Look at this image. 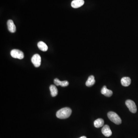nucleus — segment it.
I'll list each match as a JSON object with an SVG mask.
<instances>
[{
  "mask_svg": "<svg viewBox=\"0 0 138 138\" xmlns=\"http://www.w3.org/2000/svg\"><path fill=\"white\" fill-rule=\"evenodd\" d=\"M94 126L96 128H100L102 126L104 125V120L100 118L97 119L94 121Z\"/></svg>",
  "mask_w": 138,
  "mask_h": 138,
  "instance_id": "13",
  "label": "nucleus"
},
{
  "mask_svg": "<svg viewBox=\"0 0 138 138\" xmlns=\"http://www.w3.org/2000/svg\"><path fill=\"white\" fill-rule=\"evenodd\" d=\"M131 83L130 78L128 77H122L121 79V83L122 85L123 86L127 87L130 85Z\"/></svg>",
  "mask_w": 138,
  "mask_h": 138,
  "instance_id": "11",
  "label": "nucleus"
},
{
  "mask_svg": "<svg viewBox=\"0 0 138 138\" xmlns=\"http://www.w3.org/2000/svg\"><path fill=\"white\" fill-rule=\"evenodd\" d=\"M31 61L35 67H39L41 63V57L39 54H36L31 57Z\"/></svg>",
  "mask_w": 138,
  "mask_h": 138,
  "instance_id": "5",
  "label": "nucleus"
},
{
  "mask_svg": "<svg viewBox=\"0 0 138 138\" xmlns=\"http://www.w3.org/2000/svg\"><path fill=\"white\" fill-rule=\"evenodd\" d=\"M87 138V137H86V136H81V137H80V138Z\"/></svg>",
  "mask_w": 138,
  "mask_h": 138,
  "instance_id": "16",
  "label": "nucleus"
},
{
  "mask_svg": "<svg viewBox=\"0 0 138 138\" xmlns=\"http://www.w3.org/2000/svg\"><path fill=\"white\" fill-rule=\"evenodd\" d=\"M72 113V110L69 107H64L57 112L56 116L60 119H65L70 117Z\"/></svg>",
  "mask_w": 138,
  "mask_h": 138,
  "instance_id": "1",
  "label": "nucleus"
},
{
  "mask_svg": "<svg viewBox=\"0 0 138 138\" xmlns=\"http://www.w3.org/2000/svg\"><path fill=\"white\" fill-rule=\"evenodd\" d=\"M95 83L94 77L93 75L89 76L86 83V85L87 87H91L94 85Z\"/></svg>",
  "mask_w": 138,
  "mask_h": 138,
  "instance_id": "12",
  "label": "nucleus"
},
{
  "mask_svg": "<svg viewBox=\"0 0 138 138\" xmlns=\"http://www.w3.org/2000/svg\"><path fill=\"white\" fill-rule=\"evenodd\" d=\"M125 104L131 112L135 113L137 111V107L134 101L131 100H127L126 101Z\"/></svg>",
  "mask_w": 138,
  "mask_h": 138,
  "instance_id": "3",
  "label": "nucleus"
},
{
  "mask_svg": "<svg viewBox=\"0 0 138 138\" xmlns=\"http://www.w3.org/2000/svg\"><path fill=\"white\" fill-rule=\"evenodd\" d=\"M109 119L117 125H119L122 123V120L116 113L112 111L109 112L107 113Z\"/></svg>",
  "mask_w": 138,
  "mask_h": 138,
  "instance_id": "2",
  "label": "nucleus"
},
{
  "mask_svg": "<svg viewBox=\"0 0 138 138\" xmlns=\"http://www.w3.org/2000/svg\"><path fill=\"white\" fill-rule=\"evenodd\" d=\"M7 24L8 30L11 33H14L16 31V27L13 21L11 20H8L7 22Z\"/></svg>",
  "mask_w": 138,
  "mask_h": 138,
  "instance_id": "8",
  "label": "nucleus"
},
{
  "mask_svg": "<svg viewBox=\"0 0 138 138\" xmlns=\"http://www.w3.org/2000/svg\"><path fill=\"white\" fill-rule=\"evenodd\" d=\"M101 93L102 94L108 97L111 96L113 94V92L110 90L108 89L107 88L106 86H103L101 90Z\"/></svg>",
  "mask_w": 138,
  "mask_h": 138,
  "instance_id": "9",
  "label": "nucleus"
},
{
  "mask_svg": "<svg viewBox=\"0 0 138 138\" xmlns=\"http://www.w3.org/2000/svg\"><path fill=\"white\" fill-rule=\"evenodd\" d=\"M11 56L14 58L17 59H23L24 57V54L23 52L20 50L14 49L12 50L10 52Z\"/></svg>",
  "mask_w": 138,
  "mask_h": 138,
  "instance_id": "4",
  "label": "nucleus"
},
{
  "mask_svg": "<svg viewBox=\"0 0 138 138\" xmlns=\"http://www.w3.org/2000/svg\"><path fill=\"white\" fill-rule=\"evenodd\" d=\"M50 89L51 94L52 97H55L57 94V89L54 85H51L50 86Z\"/></svg>",
  "mask_w": 138,
  "mask_h": 138,
  "instance_id": "15",
  "label": "nucleus"
},
{
  "mask_svg": "<svg viewBox=\"0 0 138 138\" xmlns=\"http://www.w3.org/2000/svg\"><path fill=\"white\" fill-rule=\"evenodd\" d=\"M54 82L55 85L57 86H61L62 87H66L69 85V82L67 80L60 81L57 78L54 79Z\"/></svg>",
  "mask_w": 138,
  "mask_h": 138,
  "instance_id": "10",
  "label": "nucleus"
},
{
  "mask_svg": "<svg viewBox=\"0 0 138 138\" xmlns=\"http://www.w3.org/2000/svg\"><path fill=\"white\" fill-rule=\"evenodd\" d=\"M38 47L39 49L43 51H46L48 49V47L45 43L40 41L38 43Z\"/></svg>",
  "mask_w": 138,
  "mask_h": 138,
  "instance_id": "14",
  "label": "nucleus"
},
{
  "mask_svg": "<svg viewBox=\"0 0 138 138\" xmlns=\"http://www.w3.org/2000/svg\"><path fill=\"white\" fill-rule=\"evenodd\" d=\"M84 3V0H74L71 2V5L74 8H78L83 6Z\"/></svg>",
  "mask_w": 138,
  "mask_h": 138,
  "instance_id": "7",
  "label": "nucleus"
},
{
  "mask_svg": "<svg viewBox=\"0 0 138 138\" xmlns=\"http://www.w3.org/2000/svg\"><path fill=\"white\" fill-rule=\"evenodd\" d=\"M102 133L105 136L109 137L112 135V132L109 125H107L103 126L102 129Z\"/></svg>",
  "mask_w": 138,
  "mask_h": 138,
  "instance_id": "6",
  "label": "nucleus"
}]
</instances>
